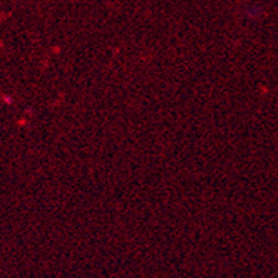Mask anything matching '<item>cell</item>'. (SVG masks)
Here are the masks:
<instances>
[{
    "label": "cell",
    "mask_w": 278,
    "mask_h": 278,
    "mask_svg": "<svg viewBox=\"0 0 278 278\" xmlns=\"http://www.w3.org/2000/svg\"><path fill=\"white\" fill-rule=\"evenodd\" d=\"M3 101L6 102V104H9V105H12L13 102H14V100H13V97L12 96H3Z\"/></svg>",
    "instance_id": "6da1fadb"
}]
</instances>
